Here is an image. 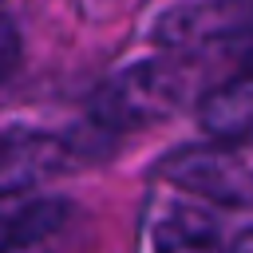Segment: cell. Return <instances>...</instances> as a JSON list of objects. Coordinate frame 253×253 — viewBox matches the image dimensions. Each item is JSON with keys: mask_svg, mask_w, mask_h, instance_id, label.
Here are the masks:
<instances>
[{"mask_svg": "<svg viewBox=\"0 0 253 253\" xmlns=\"http://www.w3.org/2000/svg\"><path fill=\"white\" fill-rule=\"evenodd\" d=\"M186 95H190V67L178 55L150 59L107 79L91 99V115L107 130H134L174 115L186 103Z\"/></svg>", "mask_w": 253, "mask_h": 253, "instance_id": "6da1fadb", "label": "cell"}, {"mask_svg": "<svg viewBox=\"0 0 253 253\" xmlns=\"http://www.w3.org/2000/svg\"><path fill=\"white\" fill-rule=\"evenodd\" d=\"M154 43L166 47L170 55L221 47L241 63V71H253V0L182 4L154 24Z\"/></svg>", "mask_w": 253, "mask_h": 253, "instance_id": "7a4b0ae2", "label": "cell"}, {"mask_svg": "<svg viewBox=\"0 0 253 253\" xmlns=\"http://www.w3.org/2000/svg\"><path fill=\"white\" fill-rule=\"evenodd\" d=\"M162 178H170L182 190L206 194L213 202L237 206L253 198V170L245 158H237L233 150H225L221 142L213 146H182L174 154H166V162L158 166Z\"/></svg>", "mask_w": 253, "mask_h": 253, "instance_id": "3957f363", "label": "cell"}, {"mask_svg": "<svg viewBox=\"0 0 253 253\" xmlns=\"http://www.w3.org/2000/svg\"><path fill=\"white\" fill-rule=\"evenodd\" d=\"M71 158L75 154L59 134L28 130V126L0 130V198L32 190V186L63 174L71 166Z\"/></svg>", "mask_w": 253, "mask_h": 253, "instance_id": "277c9868", "label": "cell"}, {"mask_svg": "<svg viewBox=\"0 0 253 253\" xmlns=\"http://www.w3.org/2000/svg\"><path fill=\"white\" fill-rule=\"evenodd\" d=\"M71 221L75 210L59 198H40L12 213H0V253H59Z\"/></svg>", "mask_w": 253, "mask_h": 253, "instance_id": "5b68a950", "label": "cell"}, {"mask_svg": "<svg viewBox=\"0 0 253 253\" xmlns=\"http://www.w3.org/2000/svg\"><path fill=\"white\" fill-rule=\"evenodd\" d=\"M198 115H202V126L217 142L253 134V71H237L233 79L206 91L198 103Z\"/></svg>", "mask_w": 253, "mask_h": 253, "instance_id": "8992f818", "label": "cell"}, {"mask_svg": "<svg viewBox=\"0 0 253 253\" xmlns=\"http://www.w3.org/2000/svg\"><path fill=\"white\" fill-rule=\"evenodd\" d=\"M154 253H229L206 210L174 202L154 221Z\"/></svg>", "mask_w": 253, "mask_h": 253, "instance_id": "52a82bcc", "label": "cell"}, {"mask_svg": "<svg viewBox=\"0 0 253 253\" xmlns=\"http://www.w3.org/2000/svg\"><path fill=\"white\" fill-rule=\"evenodd\" d=\"M16 63H20V32L12 20L0 16V83L16 71Z\"/></svg>", "mask_w": 253, "mask_h": 253, "instance_id": "ba28073f", "label": "cell"}, {"mask_svg": "<svg viewBox=\"0 0 253 253\" xmlns=\"http://www.w3.org/2000/svg\"><path fill=\"white\" fill-rule=\"evenodd\" d=\"M229 253H253V229H245V233H237V241L229 245Z\"/></svg>", "mask_w": 253, "mask_h": 253, "instance_id": "9c48e42d", "label": "cell"}]
</instances>
